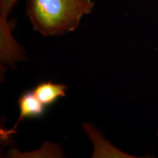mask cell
I'll return each instance as SVG.
<instances>
[{
  "label": "cell",
  "mask_w": 158,
  "mask_h": 158,
  "mask_svg": "<svg viewBox=\"0 0 158 158\" xmlns=\"http://www.w3.org/2000/svg\"><path fill=\"white\" fill-rule=\"evenodd\" d=\"M18 104L19 106V117L15 124V127L22 120L27 118H37L43 116L45 111V106L35 95L32 90L25 92L21 94Z\"/></svg>",
  "instance_id": "obj_2"
},
{
  "label": "cell",
  "mask_w": 158,
  "mask_h": 158,
  "mask_svg": "<svg viewBox=\"0 0 158 158\" xmlns=\"http://www.w3.org/2000/svg\"><path fill=\"white\" fill-rule=\"evenodd\" d=\"M67 90L68 87L64 84L48 81L37 84L32 92L40 101L48 106L54 104L59 98L66 96Z\"/></svg>",
  "instance_id": "obj_3"
},
{
  "label": "cell",
  "mask_w": 158,
  "mask_h": 158,
  "mask_svg": "<svg viewBox=\"0 0 158 158\" xmlns=\"http://www.w3.org/2000/svg\"><path fill=\"white\" fill-rule=\"evenodd\" d=\"M157 135H158V133H157Z\"/></svg>",
  "instance_id": "obj_5"
},
{
  "label": "cell",
  "mask_w": 158,
  "mask_h": 158,
  "mask_svg": "<svg viewBox=\"0 0 158 158\" xmlns=\"http://www.w3.org/2000/svg\"><path fill=\"white\" fill-rule=\"evenodd\" d=\"M94 7L93 0H27L26 12L35 31L60 36L76 30Z\"/></svg>",
  "instance_id": "obj_1"
},
{
  "label": "cell",
  "mask_w": 158,
  "mask_h": 158,
  "mask_svg": "<svg viewBox=\"0 0 158 158\" xmlns=\"http://www.w3.org/2000/svg\"><path fill=\"white\" fill-rule=\"evenodd\" d=\"M17 2L18 0H0V24L9 22L7 18Z\"/></svg>",
  "instance_id": "obj_4"
}]
</instances>
